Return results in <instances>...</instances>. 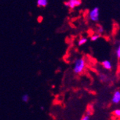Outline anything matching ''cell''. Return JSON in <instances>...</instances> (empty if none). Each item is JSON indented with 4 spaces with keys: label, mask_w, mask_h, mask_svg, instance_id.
Segmentation results:
<instances>
[{
    "label": "cell",
    "mask_w": 120,
    "mask_h": 120,
    "mask_svg": "<svg viewBox=\"0 0 120 120\" xmlns=\"http://www.w3.org/2000/svg\"><path fill=\"white\" fill-rule=\"evenodd\" d=\"M21 100L23 103H28L29 100V96L28 94H23L21 96Z\"/></svg>",
    "instance_id": "10"
},
{
    "label": "cell",
    "mask_w": 120,
    "mask_h": 120,
    "mask_svg": "<svg viewBox=\"0 0 120 120\" xmlns=\"http://www.w3.org/2000/svg\"><path fill=\"white\" fill-rule=\"evenodd\" d=\"M118 60H119V65H120V57L118 58Z\"/></svg>",
    "instance_id": "18"
},
{
    "label": "cell",
    "mask_w": 120,
    "mask_h": 120,
    "mask_svg": "<svg viewBox=\"0 0 120 120\" xmlns=\"http://www.w3.org/2000/svg\"><path fill=\"white\" fill-rule=\"evenodd\" d=\"M116 56L117 59L120 57V43H119L118 47L116 48Z\"/></svg>",
    "instance_id": "13"
},
{
    "label": "cell",
    "mask_w": 120,
    "mask_h": 120,
    "mask_svg": "<svg viewBox=\"0 0 120 120\" xmlns=\"http://www.w3.org/2000/svg\"><path fill=\"white\" fill-rule=\"evenodd\" d=\"M101 34H98V33H96V34H93L91 37H90V40L92 41V42H95L97 41L100 38Z\"/></svg>",
    "instance_id": "9"
},
{
    "label": "cell",
    "mask_w": 120,
    "mask_h": 120,
    "mask_svg": "<svg viewBox=\"0 0 120 120\" xmlns=\"http://www.w3.org/2000/svg\"><path fill=\"white\" fill-rule=\"evenodd\" d=\"M86 67V62L83 58L76 59L73 64V71L75 74H81L82 73Z\"/></svg>",
    "instance_id": "1"
},
{
    "label": "cell",
    "mask_w": 120,
    "mask_h": 120,
    "mask_svg": "<svg viewBox=\"0 0 120 120\" xmlns=\"http://www.w3.org/2000/svg\"><path fill=\"white\" fill-rule=\"evenodd\" d=\"M39 19H39V21L40 22V21H41V19H43V17H39Z\"/></svg>",
    "instance_id": "17"
},
{
    "label": "cell",
    "mask_w": 120,
    "mask_h": 120,
    "mask_svg": "<svg viewBox=\"0 0 120 120\" xmlns=\"http://www.w3.org/2000/svg\"><path fill=\"white\" fill-rule=\"evenodd\" d=\"M89 19L92 22H98L100 19V9L98 7H94L90 10L88 13Z\"/></svg>",
    "instance_id": "2"
},
{
    "label": "cell",
    "mask_w": 120,
    "mask_h": 120,
    "mask_svg": "<svg viewBox=\"0 0 120 120\" xmlns=\"http://www.w3.org/2000/svg\"><path fill=\"white\" fill-rule=\"evenodd\" d=\"M113 114L116 118H120V109H116L113 111Z\"/></svg>",
    "instance_id": "11"
},
{
    "label": "cell",
    "mask_w": 120,
    "mask_h": 120,
    "mask_svg": "<svg viewBox=\"0 0 120 120\" xmlns=\"http://www.w3.org/2000/svg\"><path fill=\"white\" fill-rule=\"evenodd\" d=\"M90 119H91V116L87 114V113H86L85 115H83L81 118V120H89Z\"/></svg>",
    "instance_id": "14"
},
{
    "label": "cell",
    "mask_w": 120,
    "mask_h": 120,
    "mask_svg": "<svg viewBox=\"0 0 120 120\" xmlns=\"http://www.w3.org/2000/svg\"><path fill=\"white\" fill-rule=\"evenodd\" d=\"M111 103L114 105L120 103V90H116L113 92L111 97Z\"/></svg>",
    "instance_id": "4"
},
{
    "label": "cell",
    "mask_w": 120,
    "mask_h": 120,
    "mask_svg": "<svg viewBox=\"0 0 120 120\" xmlns=\"http://www.w3.org/2000/svg\"><path fill=\"white\" fill-rule=\"evenodd\" d=\"M88 39L86 38H81L79 41H78V45L79 46H81L83 45H84L87 43Z\"/></svg>",
    "instance_id": "8"
},
{
    "label": "cell",
    "mask_w": 120,
    "mask_h": 120,
    "mask_svg": "<svg viewBox=\"0 0 120 120\" xmlns=\"http://www.w3.org/2000/svg\"><path fill=\"white\" fill-rule=\"evenodd\" d=\"M86 113H87V114H89V115H90V116H91V114H92V113L91 111H88Z\"/></svg>",
    "instance_id": "15"
},
{
    "label": "cell",
    "mask_w": 120,
    "mask_h": 120,
    "mask_svg": "<svg viewBox=\"0 0 120 120\" xmlns=\"http://www.w3.org/2000/svg\"><path fill=\"white\" fill-rule=\"evenodd\" d=\"M49 4V0H37V5L39 8H45Z\"/></svg>",
    "instance_id": "6"
},
{
    "label": "cell",
    "mask_w": 120,
    "mask_h": 120,
    "mask_svg": "<svg viewBox=\"0 0 120 120\" xmlns=\"http://www.w3.org/2000/svg\"><path fill=\"white\" fill-rule=\"evenodd\" d=\"M97 31H98V34H103V32H104V29H103V27L102 26H98V28H97Z\"/></svg>",
    "instance_id": "12"
},
{
    "label": "cell",
    "mask_w": 120,
    "mask_h": 120,
    "mask_svg": "<svg viewBox=\"0 0 120 120\" xmlns=\"http://www.w3.org/2000/svg\"><path fill=\"white\" fill-rule=\"evenodd\" d=\"M81 0H68L64 2V5L70 9H74L81 4Z\"/></svg>",
    "instance_id": "3"
},
{
    "label": "cell",
    "mask_w": 120,
    "mask_h": 120,
    "mask_svg": "<svg viewBox=\"0 0 120 120\" xmlns=\"http://www.w3.org/2000/svg\"><path fill=\"white\" fill-rule=\"evenodd\" d=\"M99 79L100 80V81L103 82V83H105V82H108L109 81V76H108L105 73H100L99 74Z\"/></svg>",
    "instance_id": "7"
},
{
    "label": "cell",
    "mask_w": 120,
    "mask_h": 120,
    "mask_svg": "<svg viewBox=\"0 0 120 120\" xmlns=\"http://www.w3.org/2000/svg\"><path fill=\"white\" fill-rule=\"evenodd\" d=\"M40 109L41 110H44V107L43 106H40Z\"/></svg>",
    "instance_id": "16"
},
{
    "label": "cell",
    "mask_w": 120,
    "mask_h": 120,
    "mask_svg": "<svg viewBox=\"0 0 120 120\" xmlns=\"http://www.w3.org/2000/svg\"><path fill=\"white\" fill-rule=\"evenodd\" d=\"M102 67H103L106 70H111L113 68V64L110 60L105 59L104 61L102 62Z\"/></svg>",
    "instance_id": "5"
}]
</instances>
